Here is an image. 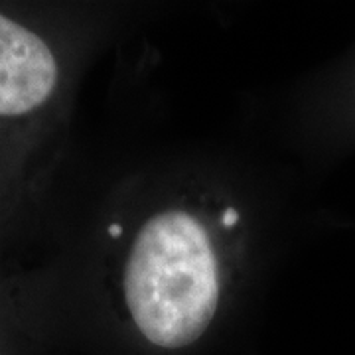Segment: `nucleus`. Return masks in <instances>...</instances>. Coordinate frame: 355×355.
<instances>
[{
	"mask_svg": "<svg viewBox=\"0 0 355 355\" xmlns=\"http://www.w3.org/2000/svg\"><path fill=\"white\" fill-rule=\"evenodd\" d=\"M233 219L237 221V216H235L233 211H227V217H225V223H227V225H231V223H233Z\"/></svg>",
	"mask_w": 355,
	"mask_h": 355,
	"instance_id": "3",
	"label": "nucleus"
},
{
	"mask_svg": "<svg viewBox=\"0 0 355 355\" xmlns=\"http://www.w3.org/2000/svg\"><path fill=\"white\" fill-rule=\"evenodd\" d=\"M62 67L50 42L0 10V121L38 114L55 97Z\"/></svg>",
	"mask_w": 355,
	"mask_h": 355,
	"instance_id": "2",
	"label": "nucleus"
},
{
	"mask_svg": "<svg viewBox=\"0 0 355 355\" xmlns=\"http://www.w3.org/2000/svg\"><path fill=\"white\" fill-rule=\"evenodd\" d=\"M128 314L146 342L180 352L202 338L219 304V266L202 221L182 209L146 219L125 266Z\"/></svg>",
	"mask_w": 355,
	"mask_h": 355,
	"instance_id": "1",
	"label": "nucleus"
}]
</instances>
